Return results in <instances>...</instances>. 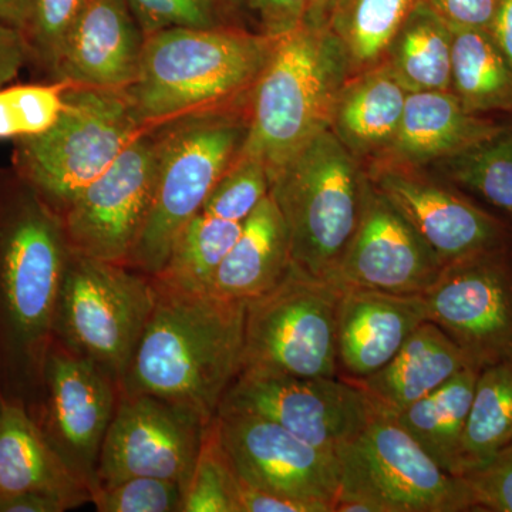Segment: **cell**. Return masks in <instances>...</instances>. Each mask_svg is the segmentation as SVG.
I'll return each mask as SVG.
<instances>
[{"label":"cell","mask_w":512,"mask_h":512,"mask_svg":"<svg viewBox=\"0 0 512 512\" xmlns=\"http://www.w3.org/2000/svg\"><path fill=\"white\" fill-rule=\"evenodd\" d=\"M62 215L22 177L0 183V396L32 412L70 255Z\"/></svg>","instance_id":"6da1fadb"},{"label":"cell","mask_w":512,"mask_h":512,"mask_svg":"<svg viewBox=\"0 0 512 512\" xmlns=\"http://www.w3.org/2000/svg\"><path fill=\"white\" fill-rule=\"evenodd\" d=\"M154 281L156 303L120 390L160 397L210 423L242 372L245 302Z\"/></svg>","instance_id":"7a4b0ae2"},{"label":"cell","mask_w":512,"mask_h":512,"mask_svg":"<svg viewBox=\"0 0 512 512\" xmlns=\"http://www.w3.org/2000/svg\"><path fill=\"white\" fill-rule=\"evenodd\" d=\"M276 37L224 28H173L146 37L136 82L124 90L150 130L200 111L242 104Z\"/></svg>","instance_id":"3957f363"},{"label":"cell","mask_w":512,"mask_h":512,"mask_svg":"<svg viewBox=\"0 0 512 512\" xmlns=\"http://www.w3.org/2000/svg\"><path fill=\"white\" fill-rule=\"evenodd\" d=\"M349 57L329 26L303 23L276 37L248 107V133L238 157L264 164L269 177L332 124Z\"/></svg>","instance_id":"277c9868"},{"label":"cell","mask_w":512,"mask_h":512,"mask_svg":"<svg viewBox=\"0 0 512 512\" xmlns=\"http://www.w3.org/2000/svg\"><path fill=\"white\" fill-rule=\"evenodd\" d=\"M238 106L187 114L156 134L153 198L128 268L150 276L164 268L175 238L202 210L244 146L248 110Z\"/></svg>","instance_id":"5b68a950"},{"label":"cell","mask_w":512,"mask_h":512,"mask_svg":"<svg viewBox=\"0 0 512 512\" xmlns=\"http://www.w3.org/2000/svg\"><path fill=\"white\" fill-rule=\"evenodd\" d=\"M369 184L362 163L330 128L272 174L269 194L288 227L298 271L332 278L359 225Z\"/></svg>","instance_id":"8992f818"},{"label":"cell","mask_w":512,"mask_h":512,"mask_svg":"<svg viewBox=\"0 0 512 512\" xmlns=\"http://www.w3.org/2000/svg\"><path fill=\"white\" fill-rule=\"evenodd\" d=\"M143 131L124 90L70 86L55 126L20 138V177L62 215Z\"/></svg>","instance_id":"52a82bcc"},{"label":"cell","mask_w":512,"mask_h":512,"mask_svg":"<svg viewBox=\"0 0 512 512\" xmlns=\"http://www.w3.org/2000/svg\"><path fill=\"white\" fill-rule=\"evenodd\" d=\"M153 276L70 251L55 340L121 382L156 303Z\"/></svg>","instance_id":"ba28073f"},{"label":"cell","mask_w":512,"mask_h":512,"mask_svg":"<svg viewBox=\"0 0 512 512\" xmlns=\"http://www.w3.org/2000/svg\"><path fill=\"white\" fill-rule=\"evenodd\" d=\"M338 500L369 504L373 512L471 510L463 478L447 473L387 414L375 413L365 429L335 451Z\"/></svg>","instance_id":"9c48e42d"},{"label":"cell","mask_w":512,"mask_h":512,"mask_svg":"<svg viewBox=\"0 0 512 512\" xmlns=\"http://www.w3.org/2000/svg\"><path fill=\"white\" fill-rule=\"evenodd\" d=\"M340 295V286L292 265L275 288L245 303L242 370L338 377Z\"/></svg>","instance_id":"30bf717a"},{"label":"cell","mask_w":512,"mask_h":512,"mask_svg":"<svg viewBox=\"0 0 512 512\" xmlns=\"http://www.w3.org/2000/svg\"><path fill=\"white\" fill-rule=\"evenodd\" d=\"M218 413L274 421L312 446L336 451L365 429L376 410L366 394L343 377H299L242 370Z\"/></svg>","instance_id":"8fae6325"},{"label":"cell","mask_w":512,"mask_h":512,"mask_svg":"<svg viewBox=\"0 0 512 512\" xmlns=\"http://www.w3.org/2000/svg\"><path fill=\"white\" fill-rule=\"evenodd\" d=\"M439 326L476 369L512 359V268L504 248L443 266L421 293Z\"/></svg>","instance_id":"7c38bea8"},{"label":"cell","mask_w":512,"mask_h":512,"mask_svg":"<svg viewBox=\"0 0 512 512\" xmlns=\"http://www.w3.org/2000/svg\"><path fill=\"white\" fill-rule=\"evenodd\" d=\"M119 396V382L53 340L39 400L29 413L90 493L97 487L101 447Z\"/></svg>","instance_id":"4fadbf2b"},{"label":"cell","mask_w":512,"mask_h":512,"mask_svg":"<svg viewBox=\"0 0 512 512\" xmlns=\"http://www.w3.org/2000/svg\"><path fill=\"white\" fill-rule=\"evenodd\" d=\"M208 424L187 407L120 390L101 447L97 487L154 477L174 481L185 491Z\"/></svg>","instance_id":"5bb4252c"},{"label":"cell","mask_w":512,"mask_h":512,"mask_svg":"<svg viewBox=\"0 0 512 512\" xmlns=\"http://www.w3.org/2000/svg\"><path fill=\"white\" fill-rule=\"evenodd\" d=\"M134 138L113 165L63 212L69 247L77 254L127 265L153 198L157 137Z\"/></svg>","instance_id":"9a60e30c"},{"label":"cell","mask_w":512,"mask_h":512,"mask_svg":"<svg viewBox=\"0 0 512 512\" xmlns=\"http://www.w3.org/2000/svg\"><path fill=\"white\" fill-rule=\"evenodd\" d=\"M222 446L239 480L258 490L326 505L340 493L335 451L306 443L274 421L242 413H218Z\"/></svg>","instance_id":"2e32d148"},{"label":"cell","mask_w":512,"mask_h":512,"mask_svg":"<svg viewBox=\"0 0 512 512\" xmlns=\"http://www.w3.org/2000/svg\"><path fill=\"white\" fill-rule=\"evenodd\" d=\"M441 269L429 245L370 181L355 235L329 281L340 288L421 295Z\"/></svg>","instance_id":"e0dca14e"},{"label":"cell","mask_w":512,"mask_h":512,"mask_svg":"<svg viewBox=\"0 0 512 512\" xmlns=\"http://www.w3.org/2000/svg\"><path fill=\"white\" fill-rule=\"evenodd\" d=\"M366 171L373 185L416 229L441 265L504 248L507 234L500 221L431 180L421 168L373 163Z\"/></svg>","instance_id":"ac0fdd59"},{"label":"cell","mask_w":512,"mask_h":512,"mask_svg":"<svg viewBox=\"0 0 512 512\" xmlns=\"http://www.w3.org/2000/svg\"><path fill=\"white\" fill-rule=\"evenodd\" d=\"M144 43L146 35L126 0H90L52 72L73 86L126 90L140 72Z\"/></svg>","instance_id":"d6986e66"},{"label":"cell","mask_w":512,"mask_h":512,"mask_svg":"<svg viewBox=\"0 0 512 512\" xmlns=\"http://www.w3.org/2000/svg\"><path fill=\"white\" fill-rule=\"evenodd\" d=\"M421 295L342 288L338 309V365L343 379L382 369L426 322Z\"/></svg>","instance_id":"ffe728a7"},{"label":"cell","mask_w":512,"mask_h":512,"mask_svg":"<svg viewBox=\"0 0 512 512\" xmlns=\"http://www.w3.org/2000/svg\"><path fill=\"white\" fill-rule=\"evenodd\" d=\"M49 495L76 510L92 503L90 488L67 466L22 403L0 400V498Z\"/></svg>","instance_id":"44dd1931"},{"label":"cell","mask_w":512,"mask_h":512,"mask_svg":"<svg viewBox=\"0 0 512 512\" xmlns=\"http://www.w3.org/2000/svg\"><path fill=\"white\" fill-rule=\"evenodd\" d=\"M503 128L464 109L453 92H410L399 130L384 156L375 163L413 168L440 163L488 140Z\"/></svg>","instance_id":"7402d4cb"},{"label":"cell","mask_w":512,"mask_h":512,"mask_svg":"<svg viewBox=\"0 0 512 512\" xmlns=\"http://www.w3.org/2000/svg\"><path fill=\"white\" fill-rule=\"evenodd\" d=\"M466 367L473 366L456 343L426 320L382 369L346 380L366 394L377 413L396 416Z\"/></svg>","instance_id":"603a6c76"},{"label":"cell","mask_w":512,"mask_h":512,"mask_svg":"<svg viewBox=\"0 0 512 512\" xmlns=\"http://www.w3.org/2000/svg\"><path fill=\"white\" fill-rule=\"evenodd\" d=\"M291 268L288 227L269 194L244 221L208 292L227 301L247 303L275 288Z\"/></svg>","instance_id":"cb8c5ba5"},{"label":"cell","mask_w":512,"mask_h":512,"mask_svg":"<svg viewBox=\"0 0 512 512\" xmlns=\"http://www.w3.org/2000/svg\"><path fill=\"white\" fill-rule=\"evenodd\" d=\"M407 94L386 62L353 74L336 101L330 130L360 163H375L399 130Z\"/></svg>","instance_id":"d4e9b609"},{"label":"cell","mask_w":512,"mask_h":512,"mask_svg":"<svg viewBox=\"0 0 512 512\" xmlns=\"http://www.w3.org/2000/svg\"><path fill=\"white\" fill-rule=\"evenodd\" d=\"M480 370L466 367L394 419L447 473L458 476V454Z\"/></svg>","instance_id":"484cf974"},{"label":"cell","mask_w":512,"mask_h":512,"mask_svg":"<svg viewBox=\"0 0 512 512\" xmlns=\"http://www.w3.org/2000/svg\"><path fill=\"white\" fill-rule=\"evenodd\" d=\"M451 92L473 114L512 111V70L487 29L451 28Z\"/></svg>","instance_id":"4316f807"},{"label":"cell","mask_w":512,"mask_h":512,"mask_svg":"<svg viewBox=\"0 0 512 512\" xmlns=\"http://www.w3.org/2000/svg\"><path fill=\"white\" fill-rule=\"evenodd\" d=\"M384 62L407 92H451V28L421 0Z\"/></svg>","instance_id":"83f0119b"},{"label":"cell","mask_w":512,"mask_h":512,"mask_svg":"<svg viewBox=\"0 0 512 512\" xmlns=\"http://www.w3.org/2000/svg\"><path fill=\"white\" fill-rule=\"evenodd\" d=\"M512 443V359L478 373L458 454V476Z\"/></svg>","instance_id":"f1b7e54d"},{"label":"cell","mask_w":512,"mask_h":512,"mask_svg":"<svg viewBox=\"0 0 512 512\" xmlns=\"http://www.w3.org/2000/svg\"><path fill=\"white\" fill-rule=\"evenodd\" d=\"M421 0H342L333 13V30L349 57L352 73L383 63L387 50Z\"/></svg>","instance_id":"f546056e"},{"label":"cell","mask_w":512,"mask_h":512,"mask_svg":"<svg viewBox=\"0 0 512 512\" xmlns=\"http://www.w3.org/2000/svg\"><path fill=\"white\" fill-rule=\"evenodd\" d=\"M244 222L198 212L175 238L164 268L154 278L187 291L208 292L215 272L234 247Z\"/></svg>","instance_id":"4dcf8cb0"},{"label":"cell","mask_w":512,"mask_h":512,"mask_svg":"<svg viewBox=\"0 0 512 512\" xmlns=\"http://www.w3.org/2000/svg\"><path fill=\"white\" fill-rule=\"evenodd\" d=\"M437 164L448 180L476 192L512 220L511 128Z\"/></svg>","instance_id":"1f68e13d"},{"label":"cell","mask_w":512,"mask_h":512,"mask_svg":"<svg viewBox=\"0 0 512 512\" xmlns=\"http://www.w3.org/2000/svg\"><path fill=\"white\" fill-rule=\"evenodd\" d=\"M238 487L239 478L222 446L215 416L202 437L181 512H239Z\"/></svg>","instance_id":"d6a6232c"},{"label":"cell","mask_w":512,"mask_h":512,"mask_svg":"<svg viewBox=\"0 0 512 512\" xmlns=\"http://www.w3.org/2000/svg\"><path fill=\"white\" fill-rule=\"evenodd\" d=\"M73 84H20L0 89V140H20L55 126Z\"/></svg>","instance_id":"836d02e7"},{"label":"cell","mask_w":512,"mask_h":512,"mask_svg":"<svg viewBox=\"0 0 512 512\" xmlns=\"http://www.w3.org/2000/svg\"><path fill=\"white\" fill-rule=\"evenodd\" d=\"M271 177L264 164L247 157H237L234 164L212 188L201 212L232 222H244L268 197Z\"/></svg>","instance_id":"e575fe53"},{"label":"cell","mask_w":512,"mask_h":512,"mask_svg":"<svg viewBox=\"0 0 512 512\" xmlns=\"http://www.w3.org/2000/svg\"><path fill=\"white\" fill-rule=\"evenodd\" d=\"M183 498V487L174 481L131 477L99 485L90 504L99 512H181Z\"/></svg>","instance_id":"d590c367"},{"label":"cell","mask_w":512,"mask_h":512,"mask_svg":"<svg viewBox=\"0 0 512 512\" xmlns=\"http://www.w3.org/2000/svg\"><path fill=\"white\" fill-rule=\"evenodd\" d=\"M90 0H33L25 30L30 53L52 72L64 40Z\"/></svg>","instance_id":"8d00e7d4"},{"label":"cell","mask_w":512,"mask_h":512,"mask_svg":"<svg viewBox=\"0 0 512 512\" xmlns=\"http://www.w3.org/2000/svg\"><path fill=\"white\" fill-rule=\"evenodd\" d=\"M144 35L173 28L221 26L217 0H126Z\"/></svg>","instance_id":"74e56055"},{"label":"cell","mask_w":512,"mask_h":512,"mask_svg":"<svg viewBox=\"0 0 512 512\" xmlns=\"http://www.w3.org/2000/svg\"><path fill=\"white\" fill-rule=\"evenodd\" d=\"M473 508L512 512V443L463 476Z\"/></svg>","instance_id":"f35d334b"},{"label":"cell","mask_w":512,"mask_h":512,"mask_svg":"<svg viewBox=\"0 0 512 512\" xmlns=\"http://www.w3.org/2000/svg\"><path fill=\"white\" fill-rule=\"evenodd\" d=\"M262 28V35L284 36L305 23L309 0H244Z\"/></svg>","instance_id":"ab89813d"},{"label":"cell","mask_w":512,"mask_h":512,"mask_svg":"<svg viewBox=\"0 0 512 512\" xmlns=\"http://www.w3.org/2000/svg\"><path fill=\"white\" fill-rule=\"evenodd\" d=\"M450 28L487 29L500 0H424Z\"/></svg>","instance_id":"60d3db41"},{"label":"cell","mask_w":512,"mask_h":512,"mask_svg":"<svg viewBox=\"0 0 512 512\" xmlns=\"http://www.w3.org/2000/svg\"><path fill=\"white\" fill-rule=\"evenodd\" d=\"M239 512H330L326 505L258 490L239 480Z\"/></svg>","instance_id":"b9f144b4"},{"label":"cell","mask_w":512,"mask_h":512,"mask_svg":"<svg viewBox=\"0 0 512 512\" xmlns=\"http://www.w3.org/2000/svg\"><path fill=\"white\" fill-rule=\"evenodd\" d=\"M29 55L25 33L0 22V89L16 79Z\"/></svg>","instance_id":"7bdbcfd3"},{"label":"cell","mask_w":512,"mask_h":512,"mask_svg":"<svg viewBox=\"0 0 512 512\" xmlns=\"http://www.w3.org/2000/svg\"><path fill=\"white\" fill-rule=\"evenodd\" d=\"M66 505L49 495L23 493L0 498V512H64Z\"/></svg>","instance_id":"ee69618b"},{"label":"cell","mask_w":512,"mask_h":512,"mask_svg":"<svg viewBox=\"0 0 512 512\" xmlns=\"http://www.w3.org/2000/svg\"><path fill=\"white\" fill-rule=\"evenodd\" d=\"M488 32L512 70V0H500Z\"/></svg>","instance_id":"f6af8a7d"},{"label":"cell","mask_w":512,"mask_h":512,"mask_svg":"<svg viewBox=\"0 0 512 512\" xmlns=\"http://www.w3.org/2000/svg\"><path fill=\"white\" fill-rule=\"evenodd\" d=\"M33 0H0V22L25 33Z\"/></svg>","instance_id":"bcb514c9"},{"label":"cell","mask_w":512,"mask_h":512,"mask_svg":"<svg viewBox=\"0 0 512 512\" xmlns=\"http://www.w3.org/2000/svg\"><path fill=\"white\" fill-rule=\"evenodd\" d=\"M342 0H309L305 23L312 26H329L333 13Z\"/></svg>","instance_id":"7dc6e473"},{"label":"cell","mask_w":512,"mask_h":512,"mask_svg":"<svg viewBox=\"0 0 512 512\" xmlns=\"http://www.w3.org/2000/svg\"><path fill=\"white\" fill-rule=\"evenodd\" d=\"M220 2L224 3L225 6H229V8H237L244 0H220Z\"/></svg>","instance_id":"c3c4849f"},{"label":"cell","mask_w":512,"mask_h":512,"mask_svg":"<svg viewBox=\"0 0 512 512\" xmlns=\"http://www.w3.org/2000/svg\"><path fill=\"white\" fill-rule=\"evenodd\" d=\"M0 400H2V396H0Z\"/></svg>","instance_id":"681fc988"}]
</instances>
